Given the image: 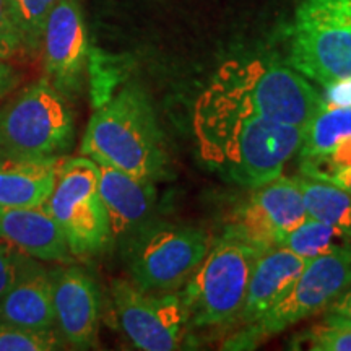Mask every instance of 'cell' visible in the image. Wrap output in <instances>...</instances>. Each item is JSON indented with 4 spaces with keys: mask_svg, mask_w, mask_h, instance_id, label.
Segmentation results:
<instances>
[{
    "mask_svg": "<svg viewBox=\"0 0 351 351\" xmlns=\"http://www.w3.org/2000/svg\"><path fill=\"white\" fill-rule=\"evenodd\" d=\"M202 156L239 186L256 189L283 174L304 129L219 108L204 98L195 109Z\"/></svg>",
    "mask_w": 351,
    "mask_h": 351,
    "instance_id": "1",
    "label": "cell"
},
{
    "mask_svg": "<svg viewBox=\"0 0 351 351\" xmlns=\"http://www.w3.org/2000/svg\"><path fill=\"white\" fill-rule=\"evenodd\" d=\"M80 152L143 181H160L169 165L155 108L137 85L122 88L91 116Z\"/></svg>",
    "mask_w": 351,
    "mask_h": 351,
    "instance_id": "2",
    "label": "cell"
},
{
    "mask_svg": "<svg viewBox=\"0 0 351 351\" xmlns=\"http://www.w3.org/2000/svg\"><path fill=\"white\" fill-rule=\"evenodd\" d=\"M200 98L230 111L301 129L324 108L320 91L300 72L262 60L223 65Z\"/></svg>",
    "mask_w": 351,
    "mask_h": 351,
    "instance_id": "3",
    "label": "cell"
},
{
    "mask_svg": "<svg viewBox=\"0 0 351 351\" xmlns=\"http://www.w3.org/2000/svg\"><path fill=\"white\" fill-rule=\"evenodd\" d=\"M73 142L72 109L46 78L25 86L0 108V156L60 158Z\"/></svg>",
    "mask_w": 351,
    "mask_h": 351,
    "instance_id": "4",
    "label": "cell"
},
{
    "mask_svg": "<svg viewBox=\"0 0 351 351\" xmlns=\"http://www.w3.org/2000/svg\"><path fill=\"white\" fill-rule=\"evenodd\" d=\"M289 64L319 88L351 80V0H304L298 7Z\"/></svg>",
    "mask_w": 351,
    "mask_h": 351,
    "instance_id": "5",
    "label": "cell"
},
{
    "mask_svg": "<svg viewBox=\"0 0 351 351\" xmlns=\"http://www.w3.org/2000/svg\"><path fill=\"white\" fill-rule=\"evenodd\" d=\"M258 254L249 244L226 234L210 245L181 293L191 326H221L241 314Z\"/></svg>",
    "mask_w": 351,
    "mask_h": 351,
    "instance_id": "6",
    "label": "cell"
},
{
    "mask_svg": "<svg viewBox=\"0 0 351 351\" xmlns=\"http://www.w3.org/2000/svg\"><path fill=\"white\" fill-rule=\"evenodd\" d=\"M125 244L130 282L147 293H174L184 288L212 245L200 228L150 221Z\"/></svg>",
    "mask_w": 351,
    "mask_h": 351,
    "instance_id": "7",
    "label": "cell"
},
{
    "mask_svg": "<svg viewBox=\"0 0 351 351\" xmlns=\"http://www.w3.org/2000/svg\"><path fill=\"white\" fill-rule=\"evenodd\" d=\"M99 166L86 156L62 158L44 207L67 239L73 257H93L112 244L109 218L98 191Z\"/></svg>",
    "mask_w": 351,
    "mask_h": 351,
    "instance_id": "8",
    "label": "cell"
},
{
    "mask_svg": "<svg viewBox=\"0 0 351 351\" xmlns=\"http://www.w3.org/2000/svg\"><path fill=\"white\" fill-rule=\"evenodd\" d=\"M351 285V251L327 254L311 258L302 270L295 287L261 320L249 326L245 337V348L258 340L287 330L322 311L339 298Z\"/></svg>",
    "mask_w": 351,
    "mask_h": 351,
    "instance_id": "9",
    "label": "cell"
},
{
    "mask_svg": "<svg viewBox=\"0 0 351 351\" xmlns=\"http://www.w3.org/2000/svg\"><path fill=\"white\" fill-rule=\"evenodd\" d=\"M309 218L298 179L278 176L251 189L231 213L226 236L249 244L257 252L280 245L283 238Z\"/></svg>",
    "mask_w": 351,
    "mask_h": 351,
    "instance_id": "10",
    "label": "cell"
},
{
    "mask_svg": "<svg viewBox=\"0 0 351 351\" xmlns=\"http://www.w3.org/2000/svg\"><path fill=\"white\" fill-rule=\"evenodd\" d=\"M111 295L122 332L135 348H178L189 324L181 293H147L127 280H116Z\"/></svg>",
    "mask_w": 351,
    "mask_h": 351,
    "instance_id": "11",
    "label": "cell"
},
{
    "mask_svg": "<svg viewBox=\"0 0 351 351\" xmlns=\"http://www.w3.org/2000/svg\"><path fill=\"white\" fill-rule=\"evenodd\" d=\"M46 80L64 98L80 95L88 62V34L80 3L59 0L47 16L41 41Z\"/></svg>",
    "mask_w": 351,
    "mask_h": 351,
    "instance_id": "12",
    "label": "cell"
},
{
    "mask_svg": "<svg viewBox=\"0 0 351 351\" xmlns=\"http://www.w3.org/2000/svg\"><path fill=\"white\" fill-rule=\"evenodd\" d=\"M52 282L56 328L69 345L91 348L99 327V289L95 280L78 267L49 270Z\"/></svg>",
    "mask_w": 351,
    "mask_h": 351,
    "instance_id": "13",
    "label": "cell"
},
{
    "mask_svg": "<svg viewBox=\"0 0 351 351\" xmlns=\"http://www.w3.org/2000/svg\"><path fill=\"white\" fill-rule=\"evenodd\" d=\"M301 176L327 181L351 169V106H324L304 129Z\"/></svg>",
    "mask_w": 351,
    "mask_h": 351,
    "instance_id": "14",
    "label": "cell"
},
{
    "mask_svg": "<svg viewBox=\"0 0 351 351\" xmlns=\"http://www.w3.org/2000/svg\"><path fill=\"white\" fill-rule=\"evenodd\" d=\"M98 166V191L109 218L112 243L127 241L150 221L156 204L155 182L111 166Z\"/></svg>",
    "mask_w": 351,
    "mask_h": 351,
    "instance_id": "15",
    "label": "cell"
},
{
    "mask_svg": "<svg viewBox=\"0 0 351 351\" xmlns=\"http://www.w3.org/2000/svg\"><path fill=\"white\" fill-rule=\"evenodd\" d=\"M307 262V258L296 256L283 245L258 254L239 314L245 326L256 324L285 300L306 269Z\"/></svg>",
    "mask_w": 351,
    "mask_h": 351,
    "instance_id": "16",
    "label": "cell"
},
{
    "mask_svg": "<svg viewBox=\"0 0 351 351\" xmlns=\"http://www.w3.org/2000/svg\"><path fill=\"white\" fill-rule=\"evenodd\" d=\"M0 238L43 262L73 261L62 230L46 207H0Z\"/></svg>",
    "mask_w": 351,
    "mask_h": 351,
    "instance_id": "17",
    "label": "cell"
},
{
    "mask_svg": "<svg viewBox=\"0 0 351 351\" xmlns=\"http://www.w3.org/2000/svg\"><path fill=\"white\" fill-rule=\"evenodd\" d=\"M0 322L26 328H56L51 271L28 257L15 283L0 298Z\"/></svg>",
    "mask_w": 351,
    "mask_h": 351,
    "instance_id": "18",
    "label": "cell"
},
{
    "mask_svg": "<svg viewBox=\"0 0 351 351\" xmlns=\"http://www.w3.org/2000/svg\"><path fill=\"white\" fill-rule=\"evenodd\" d=\"M60 158L0 156V207H38L54 189Z\"/></svg>",
    "mask_w": 351,
    "mask_h": 351,
    "instance_id": "19",
    "label": "cell"
},
{
    "mask_svg": "<svg viewBox=\"0 0 351 351\" xmlns=\"http://www.w3.org/2000/svg\"><path fill=\"white\" fill-rule=\"evenodd\" d=\"M307 215L327 223L351 239V195L330 182L298 178Z\"/></svg>",
    "mask_w": 351,
    "mask_h": 351,
    "instance_id": "20",
    "label": "cell"
},
{
    "mask_svg": "<svg viewBox=\"0 0 351 351\" xmlns=\"http://www.w3.org/2000/svg\"><path fill=\"white\" fill-rule=\"evenodd\" d=\"M280 245L311 261L327 254L351 251V239L327 223L309 217L296 230L285 236Z\"/></svg>",
    "mask_w": 351,
    "mask_h": 351,
    "instance_id": "21",
    "label": "cell"
},
{
    "mask_svg": "<svg viewBox=\"0 0 351 351\" xmlns=\"http://www.w3.org/2000/svg\"><path fill=\"white\" fill-rule=\"evenodd\" d=\"M65 343L57 328H26L0 322V351H52Z\"/></svg>",
    "mask_w": 351,
    "mask_h": 351,
    "instance_id": "22",
    "label": "cell"
},
{
    "mask_svg": "<svg viewBox=\"0 0 351 351\" xmlns=\"http://www.w3.org/2000/svg\"><path fill=\"white\" fill-rule=\"evenodd\" d=\"M302 343L314 351H351V320L327 313L322 322L306 332Z\"/></svg>",
    "mask_w": 351,
    "mask_h": 351,
    "instance_id": "23",
    "label": "cell"
},
{
    "mask_svg": "<svg viewBox=\"0 0 351 351\" xmlns=\"http://www.w3.org/2000/svg\"><path fill=\"white\" fill-rule=\"evenodd\" d=\"M29 54L20 15L13 0H0V60Z\"/></svg>",
    "mask_w": 351,
    "mask_h": 351,
    "instance_id": "24",
    "label": "cell"
},
{
    "mask_svg": "<svg viewBox=\"0 0 351 351\" xmlns=\"http://www.w3.org/2000/svg\"><path fill=\"white\" fill-rule=\"evenodd\" d=\"M59 0H13L23 25L29 54L41 49V41L47 16Z\"/></svg>",
    "mask_w": 351,
    "mask_h": 351,
    "instance_id": "25",
    "label": "cell"
},
{
    "mask_svg": "<svg viewBox=\"0 0 351 351\" xmlns=\"http://www.w3.org/2000/svg\"><path fill=\"white\" fill-rule=\"evenodd\" d=\"M28 257L29 256L21 252L16 245L0 238V298L5 295L12 285L15 283L21 265Z\"/></svg>",
    "mask_w": 351,
    "mask_h": 351,
    "instance_id": "26",
    "label": "cell"
},
{
    "mask_svg": "<svg viewBox=\"0 0 351 351\" xmlns=\"http://www.w3.org/2000/svg\"><path fill=\"white\" fill-rule=\"evenodd\" d=\"M324 106H351V80H341L320 88Z\"/></svg>",
    "mask_w": 351,
    "mask_h": 351,
    "instance_id": "27",
    "label": "cell"
},
{
    "mask_svg": "<svg viewBox=\"0 0 351 351\" xmlns=\"http://www.w3.org/2000/svg\"><path fill=\"white\" fill-rule=\"evenodd\" d=\"M20 80L19 72L8 62L0 60V98L7 96Z\"/></svg>",
    "mask_w": 351,
    "mask_h": 351,
    "instance_id": "28",
    "label": "cell"
},
{
    "mask_svg": "<svg viewBox=\"0 0 351 351\" xmlns=\"http://www.w3.org/2000/svg\"><path fill=\"white\" fill-rule=\"evenodd\" d=\"M327 313L341 315V317L351 320V285L328 306Z\"/></svg>",
    "mask_w": 351,
    "mask_h": 351,
    "instance_id": "29",
    "label": "cell"
},
{
    "mask_svg": "<svg viewBox=\"0 0 351 351\" xmlns=\"http://www.w3.org/2000/svg\"><path fill=\"white\" fill-rule=\"evenodd\" d=\"M326 182H330V184H333V186L343 189V191H346L351 195V169L343 171V173L333 176V178L327 179Z\"/></svg>",
    "mask_w": 351,
    "mask_h": 351,
    "instance_id": "30",
    "label": "cell"
}]
</instances>
